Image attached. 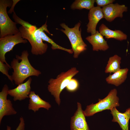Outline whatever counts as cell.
<instances>
[{
	"label": "cell",
	"mask_w": 130,
	"mask_h": 130,
	"mask_svg": "<svg viewBox=\"0 0 130 130\" xmlns=\"http://www.w3.org/2000/svg\"><path fill=\"white\" fill-rule=\"evenodd\" d=\"M27 50L22 52L20 56L16 55V58L11 61V66L13 70L12 76L15 84L23 83L27 78L32 76L38 77L41 74L39 70L35 68L31 64L28 58Z\"/></svg>",
	"instance_id": "1"
},
{
	"label": "cell",
	"mask_w": 130,
	"mask_h": 130,
	"mask_svg": "<svg viewBox=\"0 0 130 130\" xmlns=\"http://www.w3.org/2000/svg\"><path fill=\"white\" fill-rule=\"evenodd\" d=\"M47 27L46 22L32 33H30L28 29L23 26L19 28V29L22 38L28 40L30 43L31 46V52L32 54L36 55H42L46 52L48 46L47 44L43 42L40 34L41 32L45 31L52 35L53 34H51L48 30Z\"/></svg>",
	"instance_id": "2"
},
{
	"label": "cell",
	"mask_w": 130,
	"mask_h": 130,
	"mask_svg": "<svg viewBox=\"0 0 130 130\" xmlns=\"http://www.w3.org/2000/svg\"><path fill=\"white\" fill-rule=\"evenodd\" d=\"M79 72L76 67L71 68L65 72H61L55 78L50 79L47 87L48 91L55 98L56 103L59 105L60 103V94L65 88L71 79Z\"/></svg>",
	"instance_id": "3"
},
{
	"label": "cell",
	"mask_w": 130,
	"mask_h": 130,
	"mask_svg": "<svg viewBox=\"0 0 130 130\" xmlns=\"http://www.w3.org/2000/svg\"><path fill=\"white\" fill-rule=\"evenodd\" d=\"M64 29L60 30L68 38L70 42L73 53V57L78 58L80 54L87 49V45L83 41L81 35V29L80 27L81 23L79 22L76 24L74 27L70 28L64 23L60 24Z\"/></svg>",
	"instance_id": "4"
},
{
	"label": "cell",
	"mask_w": 130,
	"mask_h": 130,
	"mask_svg": "<svg viewBox=\"0 0 130 130\" xmlns=\"http://www.w3.org/2000/svg\"><path fill=\"white\" fill-rule=\"evenodd\" d=\"M116 89L111 90L108 95L103 99H99V101L95 104L93 103L87 105L84 111L85 116L90 117L95 113L105 110H111L119 106V99L117 96Z\"/></svg>",
	"instance_id": "5"
},
{
	"label": "cell",
	"mask_w": 130,
	"mask_h": 130,
	"mask_svg": "<svg viewBox=\"0 0 130 130\" xmlns=\"http://www.w3.org/2000/svg\"><path fill=\"white\" fill-rule=\"evenodd\" d=\"M13 4V0H0V38L8 35H14L20 32L17 24L11 20L7 12V7H11Z\"/></svg>",
	"instance_id": "6"
},
{
	"label": "cell",
	"mask_w": 130,
	"mask_h": 130,
	"mask_svg": "<svg viewBox=\"0 0 130 130\" xmlns=\"http://www.w3.org/2000/svg\"><path fill=\"white\" fill-rule=\"evenodd\" d=\"M27 42L26 39L22 38L20 32L14 35H8L0 38V61L11 66L6 60V53L12 51L17 44L20 43L25 44Z\"/></svg>",
	"instance_id": "7"
},
{
	"label": "cell",
	"mask_w": 130,
	"mask_h": 130,
	"mask_svg": "<svg viewBox=\"0 0 130 130\" xmlns=\"http://www.w3.org/2000/svg\"><path fill=\"white\" fill-rule=\"evenodd\" d=\"M9 88L6 84L3 86L0 92V124L3 117L16 114L17 112L13 107L11 101L7 99Z\"/></svg>",
	"instance_id": "8"
},
{
	"label": "cell",
	"mask_w": 130,
	"mask_h": 130,
	"mask_svg": "<svg viewBox=\"0 0 130 130\" xmlns=\"http://www.w3.org/2000/svg\"><path fill=\"white\" fill-rule=\"evenodd\" d=\"M102 9L104 18L110 22L117 17L122 18L123 13L127 11L128 7L124 5L112 3L103 7Z\"/></svg>",
	"instance_id": "9"
},
{
	"label": "cell",
	"mask_w": 130,
	"mask_h": 130,
	"mask_svg": "<svg viewBox=\"0 0 130 130\" xmlns=\"http://www.w3.org/2000/svg\"><path fill=\"white\" fill-rule=\"evenodd\" d=\"M77 104V110L71 118V130H90L81 104L78 102Z\"/></svg>",
	"instance_id": "10"
},
{
	"label": "cell",
	"mask_w": 130,
	"mask_h": 130,
	"mask_svg": "<svg viewBox=\"0 0 130 130\" xmlns=\"http://www.w3.org/2000/svg\"><path fill=\"white\" fill-rule=\"evenodd\" d=\"M32 79L29 77L25 83L20 84L16 88L9 90L8 94L13 97L14 101H21L29 98V95L31 92V84Z\"/></svg>",
	"instance_id": "11"
},
{
	"label": "cell",
	"mask_w": 130,
	"mask_h": 130,
	"mask_svg": "<svg viewBox=\"0 0 130 130\" xmlns=\"http://www.w3.org/2000/svg\"><path fill=\"white\" fill-rule=\"evenodd\" d=\"M88 17L89 21L86 26L87 32L93 35L96 32V27L98 22L104 18L102 8L98 6L94 7L89 10Z\"/></svg>",
	"instance_id": "12"
},
{
	"label": "cell",
	"mask_w": 130,
	"mask_h": 130,
	"mask_svg": "<svg viewBox=\"0 0 130 130\" xmlns=\"http://www.w3.org/2000/svg\"><path fill=\"white\" fill-rule=\"evenodd\" d=\"M113 118L112 121L117 123L122 130H129V123L130 120V107L124 113L119 111L116 107L110 110Z\"/></svg>",
	"instance_id": "13"
},
{
	"label": "cell",
	"mask_w": 130,
	"mask_h": 130,
	"mask_svg": "<svg viewBox=\"0 0 130 130\" xmlns=\"http://www.w3.org/2000/svg\"><path fill=\"white\" fill-rule=\"evenodd\" d=\"M85 39L92 45L93 51H105L109 48L107 41L104 39L103 36L98 31H97L95 34L89 36Z\"/></svg>",
	"instance_id": "14"
},
{
	"label": "cell",
	"mask_w": 130,
	"mask_h": 130,
	"mask_svg": "<svg viewBox=\"0 0 130 130\" xmlns=\"http://www.w3.org/2000/svg\"><path fill=\"white\" fill-rule=\"evenodd\" d=\"M29 97L28 109L33 110L35 112L41 108H44L48 110L51 107L49 103L42 99L34 91H31Z\"/></svg>",
	"instance_id": "15"
},
{
	"label": "cell",
	"mask_w": 130,
	"mask_h": 130,
	"mask_svg": "<svg viewBox=\"0 0 130 130\" xmlns=\"http://www.w3.org/2000/svg\"><path fill=\"white\" fill-rule=\"evenodd\" d=\"M99 31L103 36L108 39L113 38L122 41L125 40L127 38V35L121 31L110 30L104 24H102L100 26Z\"/></svg>",
	"instance_id": "16"
},
{
	"label": "cell",
	"mask_w": 130,
	"mask_h": 130,
	"mask_svg": "<svg viewBox=\"0 0 130 130\" xmlns=\"http://www.w3.org/2000/svg\"><path fill=\"white\" fill-rule=\"evenodd\" d=\"M128 70L127 68L121 69L112 74L109 75L106 78L105 80L108 84L118 86L126 79Z\"/></svg>",
	"instance_id": "17"
},
{
	"label": "cell",
	"mask_w": 130,
	"mask_h": 130,
	"mask_svg": "<svg viewBox=\"0 0 130 130\" xmlns=\"http://www.w3.org/2000/svg\"><path fill=\"white\" fill-rule=\"evenodd\" d=\"M121 59V58L117 55L110 57L105 68V73H114L120 70Z\"/></svg>",
	"instance_id": "18"
},
{
	"label": "cell",
	"mask_w": 130,
	"mask_h": 130,
	"mask_svg": "<svg viewBox=\"0 0 130 130\" xmlns=\"http://www.w3.org/2000/svg\"><path fill=\"white\" fill-rule=\"evenodd\" d=\"M95 0H76L71 6V8L73 10H81L84 9L89 10L93 8Z\"/></svg>",
	"instance_id": "19"
},
{
	"label": "cell",
	"mask_w": 130,
	"mask_h": 130,
	"mask_svg": "<svg viewBox=\"0 0 130 130\" xmlns=\"http://www.w3.org/2000/svg\"><path fill=\"white\" fill-rule=\"evenodd\" d=\"M40 34L42 40L46 41L51 44V48L52 50L60 49L65 51L70 54H72L73 53L72 49H66L56 44L52 39L46 34L44 31L41 32Z\"/></svg>",
	"instance_id": "20"
},
{
	"label": "cell",
	"mask_w": 130,
	"mask_h": 130,
	"mask_svg": "<svg viewBox=\"0 0 130 130\" xmlns=\"http://www.w3.org/2000/svg\"><path fill=\"white\" fill-rule=\"evenodd\" d=\"M12 18L15 22L17 24H20L28 29L30 33H34L38 29V28L35 26L32 25L27 22L22 20L18 17L14 11L13 13Z\"/></svg>",
	"instance_id": "21"
},
{
	"label": "cell",
	"mask_w": 130,
	"mask_h": 130,
	"mask_svg": "<svg viewBox=\"0 0 130 130\" xmlns=\"http://www.w3.org/2000/svg\"><path fill=\"white\" fill-rule=\"evenodd\" d=\"M79 86V84L78 80L72 78L71 79L65 88L68 91L72 92L76 91Z\"/></svg>",
	"instance_id": "22"
},
{
	"label": "cell",
	"mask_w": 130,
	"mask_h": 130,
	"mask_svg": "<svg viewBox=\"0 0 130 130\" xmlns=\"http://www.w3.org/2000/svg\"><path fill=\"white\" fill-rule=\"evenodd\" d=\"M11 68V66H9L6 63L0 61V71L3 74L6 76L12 83L13 81L11 75H9L8 71L9 69Z\"/></svg>",
	"instance_id": "23"
},
{
	"label": "cell",
	"mask_w": 130,
	"mask_h": 130,
	"mask_svg": "<svg viewBox=\"0 0 130 130\" xmlns=\"http://www.w3.org/2000/svg\"><path fill=\"white\" fill-rule=\"evenodd\" d=\"M115 1L114 0H96L95 2L97 5V6L103 7L109 4L112 3Z\"/></svg>",
	"instance_id": "24"
},
{
	"label": "cell",
	"mask_w": 130,
	"mask_h": 130,
	"mask_svg": "<svg viewBox=\"0 0 130 130\" xmlns=\"http://www.w3.org/2000/svg\"><path fill=\"white\" fill-rule=\"evenodd\" d=\"M20 123L16 130H25V124L23 117H20ZM6 130H11V127L7 126Z\"/></svg>",
	"instance_id": "25"
},
{
	"label": "cell",
	"mask_w": 130,
	"mask_h": 130,
	"mask_svg": "<svg viewBox=\"0 0 130 130\" xmlns=\"http://www.w3.org/2000/svg\"><path fill=\"white\" fill-rule=\"evenodd\" d=\"M13 4L9 10L8 11V13H11L12 12H13L14 11V8L16 4L20 0H13Z\"/></svg>",
	"instance_id": "26"
}]
</instances>
